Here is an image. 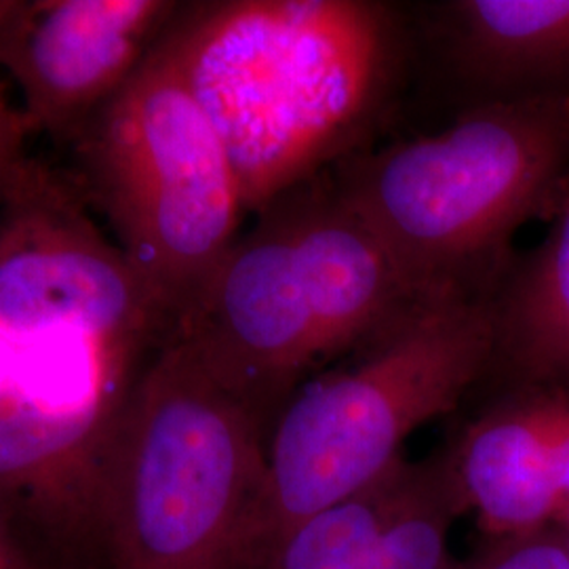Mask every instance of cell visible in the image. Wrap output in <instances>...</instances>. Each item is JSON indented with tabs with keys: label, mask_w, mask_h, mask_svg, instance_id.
Instances as JSON below:
<instances>
[{
	"label": "cell",
	"mask_w": 569,
	"mask_h": 569,
	"mask_svg": "<svg viewBox=\"0 0 569 569\" xmlns=\"http://www.w3.org/2000/svg\"><path fill=\"white\" fill-rule=\"evenodd\" d=\"M449 569H569L566 536L559 523L521 536L486 540L483 549Z\"/></svg>",
	"instance_id": "cell-13"
},
{
	"label": "cell",
	"mask_w": 569,
	"mask_h": 569,
	"mask_svg": "<svg viewBox=\"0 0 569 569\" xmlns=\"http://www.w3.org/2000/svg\"><path fill=\"white\" fill-rule=\"evenodd\" d=\"M72 146L82 199L114 230L173 333L239 239L244 204L224 140L163 37Z\"/></svg>",
	"instance_id": "cell-6"
},
{
	"label": "cell",
	"mask_w": 569,
	"mask_h": 569,
	"mask_svg": "<svg viewBox=\"0 0 569 569\" xmlns=\"http://www.w3.org/2000/svg\"><path fill=\"white\" fill-rule=\"evenodd\" d=\"M446 451L486 540L559 523L569 507V380L491 387Z\"/></svg>",
	"instance_id": "cell-10"
},
{
	"label": "cell",
	"mask_w": 569,
	"mask_h": 569,
	"mask_svg": "<svg viewBox=\"0 0 569 569\" xmlns=\"http://www.w3.org/2000/svg\"><path fill=\"white\" fill-rule=\"evenodd\" d=\"M182 2L0 0V68L32 127L72 143L138 72Z\"/></svg>",
	"instance_id": "cell-8"
},
{
	"label": "cell",
	"mask_w": 569,
	"mask_h": 569,
	"mask_svg": "<svg viewBox=\"0 0 569 569\" xmlns=\"http://www.w3.org/2000/svg\"><path fill=\"white\" fill-rule=\"evenodd\" d=\"M0 569H63L32 519L0 500Z\"/></svg>",
	"instance_id": "cell-14"
},
{
	"label": "cell",
	"mask_w": 569,
	"mask_h": 569,
	"mask_svg": "<svg viewBox=\"0 0 569 569\" xmlns=\"http://www.w3.org/2000/svg\"><path fill=\"white\" fill-rule=\"evenodd\" d=\"M439 9L449 68L477 102L569 98V0H458Z\"/></svg>",
	"instance_id": "cell-11"
},
{
	"label": "cell",
	"mask_w": 569,
	"mask_h": 569,
	"mask_svg": "<svg viewBox=\"0 0 569 569\" xmlns=\"http://www.w3.org/2000/svg\"><path fill=\"white\" fill-rule=\"evenodd\" d=\"M268 428L167 338L91 468L84 529L106 569H226L266 481Z\"/></svg>",
	"instance_id": "cell-4"
},
{
	"label": "cell",
	"mask_w": 569,
	"mask_h": 569,
	"mask_svg": "<svg viewBox=\"0 0 569 569\" xmlns=\"http://www.w3.org/2000/svg\"><path fill=\"white\" fill-rule=\"evenodd\" d=\"M559 526L563 529V536H566V545H568L569 552V507L566 509V512L561 515V519H559Z\"/></svg>",
	"instance_id": "cell-16"
},
{
	"label": "cell",
	"mask_w": 569,
	"mask_h": 569,
	"mask_svg": "<svg viewBox=\"0 0 569 569\" xmlns=\"http://www.w3.org/2000/svg\"><path fill=\"white\" fill-rule=\"evenodd\" d=\"M569 176V98L475 102L435 136L350 154L331 183L425 293L493 296Z\"/></svg>",
	"instance_id": "cell-3"
},
{
	"label": "cell",
	"mask_w": 569,
	"mask_h": 569,
	"mask_svg": "<svg viewBox=\"0 0 569 569\" xmlns=\"http://www.w3.org/2000/svg\"><path fill=\"white\" fill-rule=\"evenodd\" d=\"M355 352L352 366L298 388L274 420L262 496L230 563L378 481L418 428L488 380L493 296L428 293Z\"/></svg>",
	"instance_id": "cell-5"
},
{
	"label": "cell",
	"mask_w": 569,
	"mask_h": 569,
	"mask_svg": "<svg viewBox=\"0 0 569 569\" xmlns=\"http://www.w3.org/2000/svg\"><path fill=\"white\" fill-rule=\"evenodd\" d=\"M28 129L21 110H16L0 89V203L32 163L26 152Z\"/></svg>",
	"instance_id": "cell-15"
},
{
	"label": "cell",
	"mask_w": 569,
	"mask_h": 569,
	"mask_svg": "<svg viewBox=\"0 0 569 569\" xmlns=\"http://www.w3.org/2000/svg\"><path fill=\"white\" fill-rule=\"evenodd\" d=\"M448 451L401 458L378 481L244 550L228 569H449L467 515Z\"/></svg>",
	"instance_id": "cell-9"
},
{
	"label": "cell",
	"mask_w": 569,
	"mask_h": 569,
	"mask_svg": "<svg viewBox=\"0 0 569 569\" xmlns=\"http://www.w3.org/2000/svg\"><path fill=\"white\" fill-rule=\"evenodd\" d=\"M0 336H81L138 357L171 336L163 308L103 237L74 180L34 159L0 203Z\"/></svg>",
	"instance_id": "cell-7"
},
{
	"label": "cell",
	"mask_w": 569,
	"mask_h": 569,
	"mask_svg": "<svg viewBox=\"0 0 569 569\" xmlns=\"http://www.w3.org/2000/svg\"><path fill=\"white\" fill-rule=\"evenodd\" d=\"M169 338L268 428L310 369L355 352L420 291L387 247L312 178L258 211Z\"/></svg>",
	"instance_id": "cell-1"
},
{
	"label": "cell",
	"mask_w": 569,
	"mask_h": 569,
	"mask_svg": "<svg viewBox=\"0 0 569 569\" xmlns=\"http://www.w3.org/2000/svg\"><path fill=\"white\" fill-rule=\"evenodd\" d=\"M163 41L224 140L244 211L345 152L390 60L385 11L367 2H183Z\"/></svg>",
	"instance_id": "cell-2"
},
{
	"label": "cell",
	"mask_w": 569,
	"mask_h": 569,
	"mask_svg": "<svg viewBox=\"0 0 569 569\" xmlns=\"http://www.w3.org/2000/svg\"><path fill=\"white\" fill-rule=\"evenodd\" d=\"M550 220L547 239L512 260L493 293L491 387L569 380V176Z\"/></svg>",
	"instance_id": "cell-12"
}]
</instances>
